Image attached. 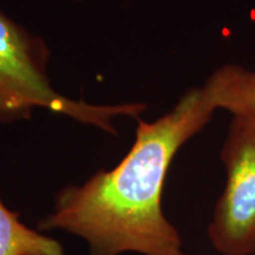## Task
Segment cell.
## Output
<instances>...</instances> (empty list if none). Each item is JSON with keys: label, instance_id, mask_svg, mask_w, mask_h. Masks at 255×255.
Instances as JSON below:
<instances>
[{"label": "cell", "instance_id": "cell-6", "mask_svg": "<svg viewBox=\"0 0 255 255\" xmlns=\"http://www.w3.org/2000/svg\"><path fill=\"white\" fill-rule=\"evenodd\" d=\"M31 115L18 107L13 101L0 91V122H14L30 119Z\"/></svg>", "mask_w": 255, "mask_h": 255}, {"label": "cell", "instance_id": "cell-4", "mask_svg": "<svg viewBox=\"0 0 255 255\" xmlns=\"http://www.w3.org/2000/svg\"><path fill=\"white\" fill-rule=\"evenodd\" d=\"M203 85L216 109L255 120V71L235 64H225Z\"/></svg>", "mask_w": 255, "mask_h": 255}, {"label": "cell", "instance_id": "cell-1", "mask_svg": "<svg viewBox=\"0 0 255 255\" xmlns=\"http://www.w3.org/2000/svg\"><path fill=\"white\" fill-rule=\"evenodd\" d=\"M216 110L202 85L159 119L137 120L135 142L122 161L81 186L63 188L39 229L84 239L90 255H186L180 233L163 214L162 191L174 156Z\"/></svg>", "mask_w": 255, "mask_h": 255}, {"label": "cell", "instance_id": "cell-2", "mask_svg": "<svg viewBox=\"0 0 255 255\" xmlns=\"http://www.w3.org/2000/svg\"><path fill=\"white\" fill-rule=\"evenodd\" d=\"M49 50L40 37L15 23L0 8V91L28 115L43 108L78 122L115 133L119 116L139 119L146 105L89 104L59 94L47 77Z\"/></svg>", "mask_w": 255, "mask_h": 255}, {"label": "cell", "instance_id": "cell-5", "mask_svg": "<svg viewBox=\"0 0 255 255\" xmlns=\"http://www.w3.org/2000/svg\"><path fill=\"white\" fill-rule=\"evenodd\" d=\"M0 255H65L62 245L20 222L0 197Z\"/></svg>", "mask_w": 255, "mask_h": 255}, {"label": "cell", "instance_id": "cell-3", "mask_svg": "<svg viewBox=\"0 0 255 255\" xmlns=\"http://www.w3.org/2000/svg\"><path fill=\"white\" fill-rule=\"evenodd\" d=\"M225 189L207 234L221 255H255V120L234 116L221 150Z\"/></svg>", "mask_w": 255, "mask_h": 255}]
</instances>
